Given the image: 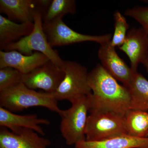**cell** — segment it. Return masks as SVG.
I'll return each instance as SVG.
<instances>
[{"label":"cell","mask_w":148,"mask_h":148,"mask_svg":"<svg viewBox=\"0 0 148 148\" xmlns=\"http://www.w3.org/2000/svg\"><path fill=\"white\" fill-rule=\"evenodd\" d=\"M88 82L92 91L89 112L110 111L125 115L130 105L128 89L119 84L101 64L89 72Z\"/></svg>","instance_id":"cell-1"},{"label":"cell","mask_w":148,"mask_h":148,"mask_svg":"<svg viewBox=\"0 0 148 148\" xmlns=\"http://www.w3.org/2000/svg\"><path fill=\"white\" fill-rule=\"evenodd\" d=\"M53 94L38 92L23 83L0 92V107L11 112H19L35 107L46 108L59 115L63 110Z\"/></svg>","instance_id":"cell-2"},{"label":"cell","mask_w":148,"mask_h":148,"mask_svg":"<svg viewBox=\"0 0 148 148\" xmlns=\"http://www.w3.org/2000/svg\"><path fill=\"white\" fill-rule=\"evenodd\" d=\"M90 94L73 101L71 107L63 110L60 114V132L68 145H75L86 140L85 130L90 110Z\"/></svg>","instance_id":"cell-3"},{"label":"cell","mask_w":148,"mask_h":148,"mask_svg":"<svg viewBox=\"0 0 148 148\" xmlns=\"http://www.w3.org/2000/svg\"><path fill=\"white\" fill-rule=\"evenodd\" d=\"M43 15L41 12H37L34 18V29L31 34L6 46L3 50L16 51L26 55H32L34 52V51L40 52L46 56L51 61L63 70L65 61L62 60L58 51L53 49L48 41L43 27Z\"/></svg>","instance_id":"cell-4"},{"label":"cell","mask_w":148,"mask_h":148,"mask_svg":"<svg viewBox=\"0 0 148 148\" xmlns=\"http://www.w3.org/2000/svg\"><path fill=\"white\" fill-rule=\"evenodd\" d=\"M85 135L88 141H102L127 135L125 116L110 111L90 112L88 117Z\"/></svg>","instance_id":"cell-5"},{"label":"cell","mask_w":148,"mask_h":148,"mask_svg":"<svg viewBox=\"0 0 148 148\" xmlns=\"http://www.w3.org/2000/svg\"><path fill=\"white\" fill-rule=\"evenodd\" d=\"M64 79L53 93L58 101L67 100L71 103L77 98L92 93L88 82L87 69L75 61H65Z\"/></svg>","instance_id":"cell-6"},{"label":"cell","mask_w":148,"mask_h":148,"mask_svg":"<svg viewBox=\"0 0 148 148\" xmlns=\"http://www.w3.org/2000/svg\"><path fill=\"white\" fill-rule=\"evenodd\" d=\"M43 27L48 41L52 47L85 42H97L101 45L110 42L112 37L111 34L92 36L80 34L68 27L63 18L43 24Z\"/></svg>","instance_id":"cell-7"},{"label":"cell","mask_w":148,"mask_h":148,"mask_svg":"<svg viewBox=\"0 0 148 148\" xmlns=\"http://www.w3.org/2000/svg\"><path fill=\"white\" fill-rule=\"evenodd\" d=\"M63 70L49 60L28 73L23 74L22 83L31 89H40L53 94L64 79Z\"/></svg>","instance_id":"cell-8"},{"label":"cell","mask_w":148,"mask_h":148,"mask_svg":"<svg viewBox=\"0 0 148 148\" xmlns=\"http://www.w3.org/2000/svg\"><path fill=\"white\" fill-rule=\"evenodd\" d=\"M51 0H1L0 12L20 23H34L36 14H44Z\"/></svg>","instance_id":"cell-9"},{"label":"cell","mask_w":148,"mask_h":148,"mask_svg":"<svg viewBox=\"0 0 148 148\" xmlns=\"http://www.w3.org/2000/svg\"><path fill=\"white\" fill-rule=\"evenodd\" d=\"M51 144L50 140L32 130L21 128L12 132L0 128V148H48Z\"/></svg>","instance_id":"cell-10"},{"label":"cell","mask_w":148,"mask_h":148,"mask_svg":"<svg viewBox=\"0 0 148 148\" xmlns=\"http://www.w3.org/2000/svg\"><path fill=\"white\" fill-rule=\"evenodd\" d=\"M119 48L128 56L132 71L138 72L139 64H143L148 55V33L142 27L132 28Z\"/></svg>","instance_id":"cell-11"},{"label":"cell","mask_w":148,"mask_h":148,"mask_svg":"<svg viewBox=\"0 0 148 148\" xmlns=\"http://www.w3.org/2000/svg\"><path fill=\"white\" fill-rule=\"evenodd\" d=\"M98 56L101 65L106 71L127 87L134 72L118 55L110 42L101 45Z\"/></svg>","instance_id":"cell-12"},{"label":"cell","mask_w":148,"mask_h":148,"mask_svg":"<svg viewBox=\"0 0 148 148\" xmlns=\"http://www.w3.org/2000/svg\"><path fill=\"white\" fill-rule=\"evenodd\" d=\"M43 53L34 52L26 55L15 50L0 51V69L10 67L22 73H28L49 61Z\"/></svg>","instance_id":"cell-13"},{"label":"cell","mask_w":148,"mask_h":148,"mask_svg":"<svg viewBox=\"0 0 148 148\" xmlns=\"http://www.w3.org/2000/svg\"><path fill=\"white\" fill-rule=\"evenodd\" d=\"M48 120L40 118L36 114L21 115L0 107V126L14 132L19 128L32 130L42 136L45 135L41 124L49 125Z\"/></svg>","instance_id":"cell-14"},{"label":"cell","mask_w":148,"mask_h":148,"mask_svg":"<svg viewBox=\"0 0 148 148\" xmlns=\"http://www.w3.org/2000/svg\"><path fill=\"white\" fill-rule=\"evenodd\" d=\"M34 23H17L7 17L0 15V49L3 50L6 46L16 42L31 34Z\"/></svg>","instance_id":"cell-15"},{"label":"cell","mask_w":148,"mask_h":148,"mask_svg":"<svg viewBox=\"0 0 148 148\" xmlns=\"http://www.w3.org/2000/svg\"><path fill=\"white\" fill-rule=\"evenodd\" d=\"M75 148H148V137L137 138L124 135L99 141L80 142Z\"/></svg>","instance_id":"cell-16"},{"label":"cell","mask_w":148,"mask_h":148,"mask_svg":"<svg viewBox=\"0 0 148 148\" xmlns=\"http://www.w3.org/2000/svg\"><path fill=\"white\" fill-rule=\"evenodd\" d=\"M126 88L130 95V110H148V80L142 74L134 73Z\"/></svg>","instance_id":"cell-17"},{"label":"cell","mask_w":148,"mask_h":148,"mask_svg":"<svg viewBox=\"0 0 148 148\" xmlns=\"http://www.w3.org/2000/svg\"><path fill=\"white\" fill-rule=\"evenodd\" d=\"M147 115L145 111L130 110L125 115L127 135L135 138H148Z\"/></svg>","instance_id":"cell-18"},{"label":"cell","mask_w":148,"mask_h":148,"mask_svg":"<svg viewBox=\"0 0 148 148\" xmlns=\"http://www.w3.org/2000/svg\"><path fill=\"white\" fill-rule=\"evenodd\" d=\"M76 12L75 0H51L50 4L42 16L43 24L63 18L68 14H74Z\"/></svg>","instance_id":"cell-19"},{"label":"cell","mask_w":148,"mask_h":148,"mask_svg":"<svg viewBox=\"0 0 148 148\" xmlns=\"http://www.w3.org/2000/svg\"><path fill=\"white\" fill-rule=\"evenodd\" d=\"M114 31L110 41L111 45L115 48L119 47L122 45L126 38L127 30L129 29V24L122 14L119 11L114 14Z\"/></svg>","instance_id":"cell-20"},{"label":"cell","mask_w":148,"mask_h":148,"mask_svg":"<svg viewBox=\"0 0 148 148\" xmlns=\"http://www.w3.org/2000/svg\"><path fill=\"white\" fill-rule=\"evenodd\" d=\"M23 76V73L13 68L0 69V92L22 83Z\"/></svg>","instance_id":"cell-21"},{"label":"cell","mask_w":148,"mask_h":148,"mask_svg":"<svg viewBox=\"0 0 148 148\" xmlns=\"http://www.w3.org/2000/svg\"><path fill=\"white\" fill-rule=\"evenodd\" d=\"M125 14L139 22L148 34V7L136 6L133 8L127 9Z\"/></svg>","instance_id":"cell-22"},{"label":"cell","mask_w":148,"mask_h":148,"mask_svg":"<svg viewBox=\"0 0 148 148\" xmlns=\"http://www.w3.org/2000/svg\"><path fill=\"white\" fill-rule=\"evenodd\" d=\"M142 64L145 66L146 70H147V72L148 73V55Z\"/></svg>","instance_id":"cell-23"},{"label":"cell","mask_w":148,"mask_h":148,"mask_svg":"<svg viewBox=\"0 0 148 148\" xmlns=\"http://www.w3.org/2000/svg\"><path fill=\"white\" fill-rule=\"evenodd\" d=\"M144 3H148V0H146V1H143Z\"/></svg>","instance_id":"cell-24"},{"label":"cell","mask_w":148,"mask_h":148,"mask_svg":"<svg viewBox=\"0 0 148 148\" xmlns=\"http://www.w3.org/2000/svg\"><path fill=\"white\" fill-rule=\"evenodd\" d=\"M147 117H148V113Z\"/></svg>","instance_id":"cell-25"}]
</instances>
